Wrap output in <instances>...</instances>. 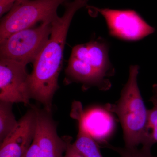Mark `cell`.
Masks as SVG:
<instances>
[{
  "instance_id": "obj_1",
  "label": "cell",
  "mask_w": 157,
  "mask_h": 157,
  "mask_svg": "<svg viewBox=\"0 0 157 157\" xmlns=\"http://www.w3.org/2000/svg\"><path fill=\"white\" fill-rule=\"evenodd\" d=\"M89 0H73L65 4V11L51 24L50 37L33 63L29 78L31 99L40 102L51 113L53 96L58 88V77L68 29L76 11Z\"/></svg>"
},
{
  "instance_id": "obj_2",
  "label": "cell",
  "mask_w": 157,
  "mask_h": 157,
  "mask_svg": "<svg viewBox=\"0 0 157 157\" xmlns=\"http://www.w3.org/2000/svg\"><path fill=\"white\" fill-rule=\"evenodd\" d=\"M139 66H131L128 79L114 104H107L105 109L119 118L124 132L125 147L147 146L148 110L140 94L137 82Z\"/></svg>"
},
{
  "instance_id": "obj_3",
  "label": "cell",
  "mask_w": 157,
  "mask_h": 157,
  "mask_svg": "<svg viewBox=\"0 0 157 157\" xmlns=\"http://www.w3.org/2000/svg\"><path fill=\"white\" fill-rule=\"evenodd\" d=\"M109 47L102 39L92 40L73 48L66 69V74L73 81L86 87L95 86L106 90L111 87L108 77L115 70L109 61Z\"/></svg>"
},
{
  "instance_id": "obj_4",
  "label": "cell",
  "mask_w": 157,
  "mask_h": 157,
  "mask_svg": "<svg viewBox=\"0 0 157 157\" xmlns=\"http://www.w3.org/2000/svg\"><path fill=\"white\" fill-rule=\"evenodd\" d=\"M66 0H17L1 20L0 43L11 34L33 27L41 21L52 23L58 17L57 10Z\"/></svg>"
},
{
  "instance_id": "obj_5",
  "label": "cell",
  "mask_w": 157,
  "mask_h": 157,
  "mask_svg": "<svg viewBox=\"0 0 157 157\" xmlns=\"http://www.w3.org/2000/svg\"><path fill=\"white\" fill-rule=\"evenodd\" d=\"M51 24L42 23L11 34L1 43L0 59L10 60L27 66L35 61L49 39Z\"/></svg>"
},
{
  "instance_id": "obj_6",
  "label": "cell",
  "mask_w": 157,
  "mask_h": 157,
  "mask_svg": "<svg viewBox=\"0 0 157 157\" xmlns=\"http://www.w3.org/2000/svg\"><path fill=\"white\" fill-rule=\"evenodd\" d=\"M36 107V126L33 142L23 157H63L70 138H62L51 113Z\"/></svg>"
},
{
  "instance_id": "obj_7",
  "label": "cell",
  "mask_w": 157,
  "mask_h": 157,
  "mask_svg": "<svg viewBox=\"0 0 157 157\" xmlns=\"http://www.w3.org/2000/svg\"><path fill=\"white\" fill-rule=\"evenodd\" d=\"M99 12L106 21L109 35L128 41H135L153 33L155 29L136 11L89 7Z\"/></svg>"
},
{
  "instance_id": "obj_8",
  "label": "cell",
  "mask_w": 157,
  "mask_h": 157,
  "mask_svg": "<svg viewBox=\"0 0 157 157\" xmlns=\"http://www.w3.org/2000/svg\"><path fill=\"white\" fill-rule=\"evenodd\" d=\"M0 101L29 104V74L26 66L0 59Z\"/></svg>"
},
{
  "instance_id": "obj_9",
  "label": "cell",
  "mask_w": 157,
  "mask_h": 157,
  "mask_svg": "<svg viewBox=\"0 0 157 157\" xmlns=\"http://www.w3.org/2000/svg\"><path fill=\"white\" fill-rule=\"evenodd\" d=\"M36 126V107L29 109L1 143L0 157H23L33 140Z\"/></svg>"
},
{
  "instance_id": "obj_10",
  "label": "cell",
  "mask_w": 157,
  "mask_h": 157,
  "mask_svg": "<svg viewBox=\"0 0 157 157\" xmlns=\"http://www.w3.org/2000/svg\"><path fill=\"white\" fill-rule=\"evenodd\" d=\"M73 115L79 118L85 128L96 141L104 144L114 129V121L109 111L101 108H94L84 112L78 102L74 104Z\"/></svg>"
},
{
  "instance_id": "obj_11",
  "label": "cell",
  "mask_w": 157,
  "mask_h": 157,
  "mask_svg": "<svg viewBox=\"0 0 157 157\" xmlns=\"http://www.w3.org/2000/svg\"><path fill=\"white\" fill-rule=\"evenodd\" d=\"M78 121V133L73 146L84 157H103L97 141L90 135L79 118L75 117Z\"/></svg>"
},
{
  "instance_id": "obj_12",
  "label": "cell",
  "mask_w": 157,
  "mask_h": 157,
  "mask_svg": "<svg viewBox=\"0 0 157 157\" xmlns=\"http://www.w3.org/2000/svg\"><path fill=\"white\" fill-rule=\"evenodd\" d=\"M13 103L0 101V142L7 137L17 125L18 121L12 111Z\"/></svg>"
},
{
  "instance_id": "obj_13",
  "label": "cell",
  "mask_w": 157,
  "mask_h": 157,
  "mask_svg": "<svg viewBox=\"0 0 157 157\" xmlns=\"http://www.w3.org/2000/svg\"><path fill=\"white\" fill-rule=\"evenodd\" d=\"M153 107L148 110L147 146L151 147L157 143V84L153 86V95L150 99Z\"/></svg>"
},
{
  "instance_id": "obj_14",
  "label": "cell",
  "mask_w": 157,
  "mask_h": 157,
  "mask_svg": "<svg viewBox=\"0 0 157 157\" xmlns=\"http://www.w3.org/2000/svg\"><path fill=\"white\" fill-rule=\"evenodd\" d=\"M104 147L111 149L116 151L121 157H155L151 154V147L142 146L141 148L137 147H116L107 143L104 144Z\"/></svg>"
},
{
  "instance_id": "obj_15",
  "label": "cell",
  "mask_w": 157,
  "mask_h": 157,
  "mask_svg": "<svg viewBox=\"0 0 157 157\" xmlns=\"http://www.w3.org/2000/svg\"><path fill=\"white\" fill-rule=\"evenodd\" d=\"M17 0H0V16L9 11Z\"/></svg>"
},
{
  "instance_id": "obj_16",
  "label": "cell",
  "mask_w": 157,
  "mask_h": 157,
  "mask_svg": "<svg viewBox=\"0 0 157 157\" xmlns=\"http://www.w3.org/2000/svg\"><path fill=\"white\" fill-rule=\"evenodd\" d=\"M70 141L63 157H84L73 146Z\"/></svg>"
}]
</instances>
